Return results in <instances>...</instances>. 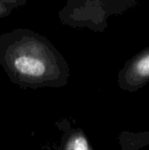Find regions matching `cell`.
Returning a JSON list of instances; mask_svg holds the SVG:
<instances>
[{
	"mask_svg": "<svg viewBox=\"0 0 149 150\" xmlns=\"http://www.w3.org/2000/svg\"><path fill=\"white\" fill-rule=\"evenodd\" d=\"M69 1H71V0H69Z\"/></svg>",
	"mask_w": 149,
	"mask_h": 150,
	"instance_id": "cell-6",
	"label": "cell"
},
{
	"mask_svg": "<svg viewBox=\"0 0 149 150\" xmlns=\"http://www.w3.org/2000/svg\"><path fill=\"white\" fill-rule=\"evenodd\" d=\"M64 150H92L86 136L80 130L73 132L67 138Z\"/></svg>",
	"mask_w": 149,
	"mask_h": 150,
	"instance_id": "cell-3",
	"label": "cell"
},
{
	"mask_svg": "<svg viewBox=\"0 0 149 150\" xmlns=\"http://www.w3.org/2000/svg\"><path fill=\"white\" fill-rule=\"evenodd\" d=\"M119 86L127 91H136L149 83V47L128 60L118 75Z\"/></svg>",
	"mask_w": 149,
	"mask_h": 150,
	"instance_id": "cell-2",
	"label": "cell"
},
{
	"mask_svg": "<svg viewBox=\"0 0 149 150\" xmlns=\"http://www.w3.org/2000/svg\"><path fill=\"white\" fill-rule=\"evenodd\" d=\"M12 10L13 8L11 6L0 2V18H4L9 16L11 13Z\"/></svg>",
	"mask_w": 149,
	"mask_h": 150,
	"instance_id": "cell-4",
	"label": "cell"
},
{
	"mask_svg": "<svg viewBox=\"0 0 149 150\" xmlns=\"http://www.w3.org/2000/svg\"><path fill=\"white\" fill-rule=\"evenodd\" d=\"M0 66L23 89L62 87L70 76L60 51L45 36L28 28L0 35Z\"/></svg>",
	"mask_w": 149,
	"mask_h": 150,
	"instance_id": "cell-1",
	"label": "cell"
},
{
	"mask_svg": "<svg viewBox=\"0 0 149 150\" xmlns=\"http://www.w3.org/2000/svg\"><path fill=\"white\" fill-rule=\"evenodd\" d=\"M0 2H2L7 5H10L14 9V8L20 7V6L25 4L27 0H0Z\"/></svg>",
	"mask_w": 149,
	"mask_h": 150,
	"instance_id": "cell-5",
	"label": "cell"
}]
</instances>
